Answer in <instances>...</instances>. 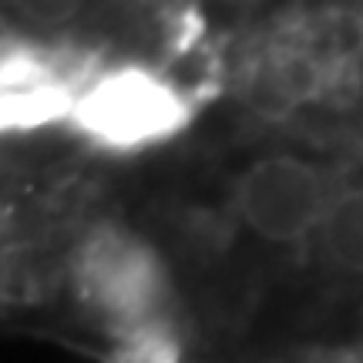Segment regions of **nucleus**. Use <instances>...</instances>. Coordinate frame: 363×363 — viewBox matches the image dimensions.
<instances>
[{"mask_svg": "<svg viewBox=\"0 0 363 363\" xmlns=\"http://www.w3.org/2000/svg\"><path fill=\"white\" fill-rule=\"evenodd\" d=\"M326 206L330 195L320 169L296 155H266L235 182L242 225L272 246H289L316 233Z\"/></svg>", "mask_w": 363, "mask_h": 363, "instance_id": "obj_2", "label": "nucleus"}, {"mask_svg": "<svg viewBox=\"0 0 363 363\" xmlns=\"http://www.w3.org/2000/svg\"><path fill=\"white\" fill-rule=\"evenodd\" d=\"M323 256L337 269L363 276V189H347L330 199L320 222Z\"/></svg>", "mask_w": 363, "mask_h": 363, "instance_id": "obj_5", "label": "nucleus"}, {"mask_svg": "<svg viewBox=\"0 0 363 363\" xmlns=\"http://www.w3.org/2000/svg\"><path fill=\"white\" fill-rule=\"evenodd\" d=\"M11 7L34 27H61L84 7V0H11Z\"/></svg>", "mask_w": 363, "mask_h": 363, "instance_id": "obj_6", "label": "nucleus"}, {"mask_svg": "<svg viewBox=\"0 0 363 363\" xmlns=\"http://www.w3.org/2000/svg\"><path fill=\"white\" fill-rule=\"evenodd\" d=\"M78 91L67 74L40 54L13 51L4 61V128L30 131L57 118H71Z\"/></svg>", "mask_w": 363, "mask_h": 363, "instance_id": "obj_4", "label": "nucleus"}, {"mask_svg": "<svg viewBox=\"0 0 363 363\" xmlns=\"http://www.w3.org/2000/svg\"><path fill=\"white\" fill-rule=\"evenodd\" d=\"M71 121L91 142L115 152H135L182 131L189 121V104L175 84L155 71L115 67L78 88Z\"/></svg>", "mask_w": 363, "mask_h": 363, "instance_id": "obj_1", "label": "nucleus"}, {"mask_svg": "<svg viewBox=\"0 0 363 363\" xmlns=\"http://www.w3.org/2000/svg\"><path fill=\"white\" fill-rule=\"evenodd\" d=\"M78 283L104 316L138 323L162 299V266L145 239L118 225H101L78 252Z\"/></svg>", "mask_w": 363, "mask_h": 363, "instance_id": "obj_3", "label": "nucleus"}]
</instances>
